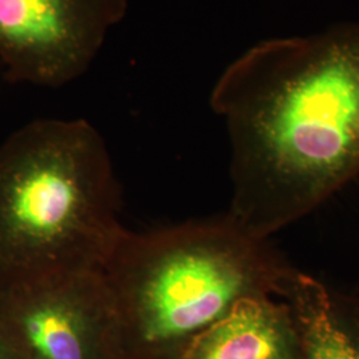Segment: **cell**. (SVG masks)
Listing matches in <instances>:
<instances>
[{
	"label": "cell",
	"mask_w": 359,
	"mask_h": 359,
	"mask_svg": "<svg viewBox=\"0 0 359 359\" xmlns=\"http://www.w3.org/2000/svg\"><path fill=\"white\" fill-rule=\"evenodd\" d=\"M179 359H302V346L289 305L262 295L238 302Z\"/></svg>",
	"instance_id": "8992f818"
},
{
	"label": "cell",
	"mask_w": 359,
	"mask_h": 359,
	"mask_svg": "<svg viewBox=\"0 0 359 359\" xmlns=\"http://www.w3.org/2000/svg\"><path fill=\"white\" fill-rule=\"evenodd\" d=\"M0 329L22 359H123L103 270L0 285Z\"/></svg>",
	"instance_id": "277c9868"
},
{
	"label": "cell",
	"mask_w": 359,
	"mask_h": 359,
	"mask_svg": "<svg viewBox=\"0 0 359 359\" xmlns=\"http://www.w3.org/2000/svg\"><path fill=\"white\" fill-rule=\"evenodd\" d=\"M99 130L41 118L0 144V285L103 270L127 229Z\"/></svg>",
	"instance_id": "3957f363"
},
{
	"label": "cell",
	"mask_w": 359,
	"mask_h": 359,
	"mask_svg": "<svg viewBox=\"0 0 359 359\" xmlns=\"http://www.w3.org/2000/svg\"><path fill=\"white\" fill-rule=\"evenodd\" d=\"M347 304L359 318V297H346Z\"/></svg>",
	"instance_id": "9c48e42d"
},
{
	"label": "cell",
	"mask_w": 359,
	"mask_h": 359,
	"mask_svg": "<svg viewBox=\"0 0 359 359\" xmlns=\"http://www.w3.org/2000/svg\"><path fill=\"white\" fill-rule=\"evenodd\" d=\"M210 105L231 142L228 215L269 240L359 175V22L257 43Z\"/></svg>",
	"instance_id": "6da1fadb"
},
{
	"label": "cell",
	"mask_w": 359,
	"mask_h": 359,
	"mask_svg": "<svg viewBox=\"0 0 359 359\" xmlns=\"http://www.w3.org/2000/svg\"><path fill=\"white\" fill-rule=\"evenodd\" d=\"M129 0H0V62L13 83L63 87L84 75Z\"/></svg>",
	"instance_id": "5b68a950"
},
{
	"label": "cell",
	"mask_w": 359,
	"mask_h": 359,
	"mask_svg": "<svg viewBox=\"0 0 359 359\" xmlns=\"http://www.w3.org/2000/svg\"><path fill=\"white\" fill-rule=\"evenodd\" d=\"M294 269L269 240L252 236L228 213L126 231L103 269L123 359H179L238 302L280 299Z\"/></svg>",
	"instance_id": "7a4b0ae2"
},
{
	"label": "cell",
	"mask_w": 359,
	"mask_h": 359,
	"mask_svg": "<svg viewBox=\"0 0 359 359\" xmlns=\"http://www.w3.org/2000/svg\"><path fill=\"white\" fill-rule=\"evenodd\" d=\"M280 299L293 313L302 359H359V318L345 295L320 280L294 269Z\"/></svg>",
	"instance_id": "52a82bcc"
},
{
	"label": "cell",
	"mask_w": 359,
	"mask_h": 359,
	"mask_svg": "<svg viewBox=\"0 0 359 359\" xmlns=\"http://www.w3.org/2000/svg\"><path fill=\"white\" fill-rule=\"evenodd\" d=\"M0 359H22L10 339L0 329Z\"/></svg>",
	"instance_id": "ba28073f"
}]
</instances>
